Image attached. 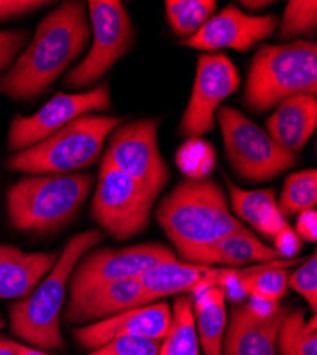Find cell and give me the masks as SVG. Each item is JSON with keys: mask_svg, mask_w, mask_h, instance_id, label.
<instances>
[{"mask_svg": "<svg viewBox=\"0 0 317 355\" xmlns=\"http://www.w3.org/2000/svg\"><path fill=\"white\" fill-rule=\"evenodd\" d=\"M273 249L280 254L282 259H295V256L300 253L303 246L299 234L289 225L273 236Z\"/></svg>", "mask_w": 317, "mask_h": 355, "instance_id": "d6a6232c", "label": "cell"}, {"mask_svg": "<svg viewBox=\"0 0 317 355\" xmlns=\"http://www.w3.org/2000/svg\"><path fill=\"white\" fill-rule=\"evenodd\" d=\"M223 180L229 191L230 205L239 220L249 223L268 238H273L289 225L279 209L276 193L272 188L246 191L229 181L228 176H223Z\"/></svg>", "mask_w": 317, "mask_h": 355, "instance_id": "7402d4cb", "label": "cell"}, {"mask_svg": "<svg viewBox=\"0 0 317 355\" xmlns=\"http://www.w3.org/2000/svg\"><path fill=\"white\" fill-rule=\"evenodd\" d=\"M177 260L168 246L144 243L123 249H98L84 254L69 280V300H77L90 290L120 280L139 279L154 266Z\"/></svg>", "mask_w": 317, "mask_h": 355, "instance_id": "8fae6325", "label": "cell"}, {"mask_svg": "<svg viewBox=\"0 0 317 355\" xmlns=\"http://www.w3.org/2000/svg\"><path fill=\"white\" fill-rule=\"evenodd\" d=\"M5 327V321L2 320V318H0V330H2Z\"/></svg>", "mask_w": 317, "mask_h": 355, "instance_id": "f35d334b", "label": "cell"}, {"mask_svg": "<svg viewBox=\"0 0 317 355\" xmlns=\"http://www.w3.org/2000/svg\"><path fill=\"white\" fill-rule=\"evenodd\" d=\"M155 199L130 176L101 162L92 216L112 238L127 241L147 227Z\"/></svg>", "mask_w": 317, "mask_h": 355, "instance_id": "9c48e42d", "label": "cell"}, {"mask_svg": "<svg viewBox=\"0 0 317 355\" xmlns=\"http://www.w3.org/2000/svg\"><path fill=\"white\" fill-rule=\"evenodd\" d=\"M49 5L44 0H0V20L22 16Z\"/></svg>", "mask_w": 317, "mask_h": 355, "instance_id": "836d02e7", "label": "cell"}, {"mask_svg": "<svg viewBox=\"0 0 317 355\" xmlns=\"http://www.w3.org/2000/svg\"><path fill=\"white\" fill-rule=\"evenodd\" d=\"M317 203V171L305 169L289 175L277 202L282 215L314 209Z\"/></svg>", "mask_w": 317, "mask_h": 355, "instance_id": "83f0119b", "label": "cell"}, {"mask_svg": "<svg viewBox=\"0 0 317 355\" xmlns=\"http://www.w3.org/2000/svg\"><path fill=\"white\" fill-rule=\"evenodd\" d=\"M90 36L87 5L63 2L39 23L31 44L0 76V94L13 100L39 97L74 63Z\"/></svg>", "mask_w": 317, "mask_h": 355, "instance_id": "6da1fadb", "label": "cell"}, {"mask_svg": "<svg viewBox=\"0 0 317 355\" xmlns=\"http://www.w3.org/2000/svg\"><path fill=\"white\" fill-rule=\"evenodd\" d=\"M226 288L209 287L195 293L192 313L199 347L205 355H221L222 341L228 324Z\"/></svg>", "mask_w": 317, "mask_h": 355, "instance_id": "603a6c76", "label": "cell"}, {"mask_svg": "<svg viewBox=\"0 0 317 355\" xmlns=\"http://www.w3.org/2000/svg\"><path fill=\"white\" fill-rule=\"evenodd\" d=\"M302 261L303 259H283L268 269L245 276L237 284L250 300L279 303L287 290V277H289L287 269L300 264Z\"/></svg>", "mask_w": 317, "mask_h": 355, "instance_id": "d4e9b609", "label": "cell"}, {"mask_svg": "<svg viewBox=\"0 0 317 355\" xmlns=\"http://www.w3.org/2000/svg\"><path fill=\"white\" fill-rule=\"evenodd\" d=\"M150 304L138 279L112 282L85 293L77 300H69L66 322H97L127 310Z\"/></svg>", "mask_w": 317, "mask_h": 355, "instance_id": "ac0fdd59", "label": "cell"}, {"mask_svg": "<svg viewBox=\"0 0 317 355\" xmlns=\"http://www.w3.org/2000/svg\"><path fill=\"white\" fill-rule=\"evenodd\" d=\"M28 33L24 31L0 32V71L8 70L27 42Z\"/></svg>", "mask_w": 317, "mask_h": 355, "instance_id": "1f68e13d", "label": "cell"}, {"mask_svg": "<svg viewBox=\"0 0 317 355\" xmlns=\"http://www.w3.org/2000/svg\"><path fill=\"white\" fill-rule=\"evenodd\" d=\"M216 118L226 157L243 180L266 181L293 168L299 157L282 148L272 137L234 107L222 105Z\"/></svg>", "mask_w": 317, "mask_h": 355, "instance_id": "52a82bcc", "label": "cell"}, {"mask_svg": "<svg viewBox=\"0 0 317 355\" xmlns=\"http://www.w3.org/2000/svg\"><path fill=\"white\" fill-rule=\"evenodd\" d=\"M171 307L154 302L74 330L76 341L85 349H97L117 337H147L162 340L171 324Z\"/></svg>", "mask_w": 317, "mask_h": 355, "instance_id": "2e32d148", "label": "cell"}, {"mask_svg": "<svg viewBox=\"0 0 317 355\" xmlns=\"http://www.w3.org/2000/svg\"><path fill=\"white\" fill-rule=\"evenodd\" d=\"M279 259L282 257L273 248L262 243L249 229L242 227L215 245L198 252L189 263L205 266L218 264L221 268L239 269L255 263H266Z\"/></svg>", "mask_w": 317, "mask_h": 355, "instance_id": "44dd1931", "label": "cell"}, {"mask_svg": "<svg viewBox=\"0 0 317 355\" xmlns=\"http://www.w3.org/2000/svg\"><path fill=\"white\" fill-rule=\"evenodd\" d=\"M59 252L27 253L0 243V300H22L50 273Z\"/></svg>", "mask_w": 317, "mask_h": 355, "instance_id": "d6986e66", "label": "cell"}, {"mask_svg": "<svg viewBox=\"0 0 317 355\" xmlns=\"http://www.w3.org/2000/svg\"><path fill=\"white\" fill-rule=\"evenodd\" d=\"M276 351L279 355H317L316 314L306 321L303 310L287 313L277 331Z\"/></svg>", "mask_w": 317, "mask_h": 355, "instance_id": "484cf974", "label": "cell"}, {"mask_svg": "<svg viewBox=\"0 0 317 355\" xmlns=\"http://www.w3.org/2000/svg\"><path fill=\"white\" fill-rule=\"evenodd\" d=\"M239 85L238 69L226 54H200L196 62L192 93L180 123V132L188 138L209 132L215 125L221 103L234 94Z\"/></svg>", "mask_w": 317, "mask_h": 355, "instance_id": "4fadbf2b", "label": "cell"}, {"mask_svg": "<svg viewBox=\"0 0 317 355\" xmlns=\"http://www.w3.org/2000/svg\"><path fill=\"white\" fill-rule=\"evenodd\" d=\"M302 93L317 94V44L298 39L259 47L245 84L246 107L262 112Z\"/></svg>", "mask_w": 317, "mask_h": 355, "instance_id": "5b68a950", "label": "cell"}, {"mask_svg": "<svg viewBox=\"0 0 317 355\" xmlns=\"http://www.w3.org/2000/svg\"><path fill=\"white\" fill-rule=\"evenodd\" d=\"M317 125V98L302 93L283 100L268 118V134L291 153H299Z\"/></svg>", "mask_w": 317, "mask_h": 355, "instance_id": "ffe728a7", "label": "cell"}, {"mask_svg": "<svg viewBox=\"0 0 317 355\" xmlns=\"http://www.w3.org/2000/svg\"><path fill=\"white\" fill-rule=\"evenodd\" d=\"M295 230L302 241L314 243L317 241V212H316V209H309V211L299 214Z\"/></svg>", "mask_w": 317, "mask_h": 355, "instance_id": "e575fe53", "label": "cell"}, {"mask_svg": "<svg viewBox=\"0 0 317 355\" xmlns=\"http://www.w3.org/2000/svg\"><path fill=\"white\" fill-rule=\"evenodd\" d=\"M171 313V324L161 340L160 355H199L191 295L177 297Z\"/></svg>", "mask_w": 317, "mask_h": 355, "instance_id": "cb8c5ba5", "label": "cell"}, {"mask_svg": "<svg viewBox=\"0 0 317 355\" xmlns=\"http://www.w3.org/2000/svg\"><path fill=\"white\" fill-rule=\"evenodd\" d=\"M287 313L280 307L275 314L261 317L248 303L235 307L226 324L221 355H276L277 331Z\"/></svg>", "mask_w": 317, "mask_h": 355, "instance_id": "e0dca14e", "label": "cell"}, {"mask_svg": "<svg viewBox=\"0 0 317 355\" xmlns=\"http://www.w3.org/2000/svg\"><path fill=\"white\" fill-rule=\"evenodd\" d=\"M158 118L120 125L111 132L103 158L155 198L169 181V169L158 146Z\"/></svg>", "mask_w": 317, "mask_h": 355, "instance_id": "30bf717a", "label": "cell"}, {"mask_svg": "<svg viewBox=\"0 0 317 355\" xmlns=\"http://www.w3.org/2000/svg\"><path fill=\"white\" fill-rule=\"evenodd\" d=\"M93 182L90 173L24 176L6 193L9 219L20 232H54L76 216Z\"/></svg>", "mask_w": 317, "mask_h": 355, "instance_id": "277c9868", "label": "cell"}, {"mask_svg": "<svg viewBox=\"0 0 317 355\" xmlns=\"http://www.w3.org/2000/svg\"><path fill=\"white\" fill-rule=\"evenodd\" d=\"M87 9L93 46L84 60L63 78V84L73 90L93 87L131 50L135 40L134 24L120 0H90Z\"/></svg>", "mask_w": 317, "mask_h": 355, "instance_id": "ba28073f", "label": "cell"}, {"mask_svg": "<svg viewBox=\"0 0 317 355\" xmlns=\"http://www.w3.org/2000/svg\"><path fill=\"white\" fill-rule=\"evenodd\" d=\"M103 230L90 229L78 233L59 253L54 268L27 297L17 300L9 311L10 333L37 349L50 351L65 347L60 330L63 309L70 276L80 259L103 242Z\"/></svg>", "mask_w": 317, "mask_h": 355, "instance_id": "3957f363", "label": "cell"}, {"mask_svg": "<svg viewBox=\"0 0 317 355\" xmlns=\"http://www.w3.org/2000/svg\"><path fill=\"white\" fill-rule=\"evenodd\" d=\"M241 5L246 9H250V10H256V9H262L265 6H269L272 5V2H265V0H259V2H256V0H242Z\"/></svg>", "mask_w": 317, "mask_h": 355, "instance_id": "74e56055", "label": "cell"}, {"mask_svg": "<svg viewBox=\"0 0 317 355\" xmlns=\"http://www.w3.org/2000/svg\"><path fill=\"white\" fill-rule=\"evenodd\" d=\"M280 260L283 259L257 263L239 269L221 268V266L214 268V266L171 260L154 266L153 269L147 270L138 280L144 288V293L147 294L150 303H154L174 294H195L200 290L215 286L228 287L229 284L238 283L245 276L275 266Z\"/></svg>", "mask_w": 317, "mask_h": 355, "instance_id": "5bb4252c", "label": "cell"}, {"mask_svg": "<svg viewBox=\"0 0 317 355\" xmlns=\"http://www.w3.org/2000/svg\"><path fill=\"white\" fill-rule=\"evenodd\" d=\"M161 340L147 337H117L87 355H160Z\"/></svg>", "mask_w": 317, "mask_h": 355, "instance_id": "4dcf8cb0", "label": "cell"}, {"mask_svg": "<svg viewBox=\"0 0 317 355\" xmlns=\"http://www.w3.org/2000/svg\"><path fill=\"white\" fill-rule=\"evenodd\" d=\"M0 355H17L16 341L8 337H0Z\"/></svg>", "mask_w": 317, "mask_h": 355, "instance_id": "d590c367", "label": "cell"}, {"mask_svg": "<svg viewBox=\"0 0 317 355\" xmlns=\"http://www.w3.org/2000/svg\"><path fill=\"white\" fill-rule=\"evenodd\" d=\"M216 6L215 0H166L165 15L172 32L188 39L214 16Z\"/></svg>", "mask_w": 317, "mask_h": 355, "instance_id": "4316f807", "label": "cell"}, {"mask_svg": "<svg viewBox=\"0 0 317 355\" xmlns=\"http://www.w3.org/2000/svg\"><path fill=\"white\" fill-rule=\"evenodd\" d=\"M287 287H291L310 306L313 314L317 310V256L313 253L309 259L303 260L299 268L289 273Z\"/></svg>", "mask_w": 317, "mask_h": 355, "instance_id": "f546056e", "label": "cell"}, {"mask_svg": "<svg viewBox=\"0 0 317 355\" xmlns=\"http://www.w3.org/2000/svg\"><path fill=\"white\" fill-rule=\"evenodd\" d=\"M157 220L187 263L245 227L230 212L222 188L211 180H189L175 187L158 205Z\"/></svg>", "mask_w": 317, "mask_h": 355, "instance_id": "7a4b0ae2", "label": "cell"}, {"mask_svg": "<svg viewBox=\"0 0 317 355\" xmlns=\"http://www.w3.org/2000/svg\"><path fill=\"white\" fill-rule=\"evenodd\" d=\"M124 124L123 116L84 114L39 144L13 154L10 171L33 175L71 173L96 164L105 139Z\"/></svg>", "mask_w": 317, "mask_h": 355, "instance_id": "8992f818", "label": "cell"}, {"mask_svg": "<svg viewBox=\"0 0 317 355\" xmlns=\"http://www.w3.org/2000/svg\"><path fill=\"white\" fill-rule=\"evenodd\" d=\"M16 351H17V355H51L43 349H37V348H33L31 345H24L20 343H16Z\"/></svg>", "mask_w": 317, "mask_h": 355, "instance_id": "8d00e7d4", "label": "cell"}, {"mask_svg": "<svg viewBox=\"0 0 317 355\" xmlns=\"http://www.w3.org/2000/svg\"><path fill=\"white\" fill-rule=\"evenodd\" d=\"M111 105L107 81L85 93H57L33 115L16 114L13 116L8 132V150L15 154L27 150L62 130L76 118L93 111H107Z\"/></svg>", "mask_w": 317, "mask_h": 355, "instance_id": "7c38bea8", "label": "cell"}, {"mask_svg": "<svg viewBox=\"0 0 317 355\" xmlns=\"http://www.w3.org/2000/svg\"><path fill=\"white\" fill-rule=\"evenodd\" d=\"M277 27L280 40L314 35L317 27L316 0H291Z\"/></svg>", "mask_w": 317, "mask_h": 355, "instance_id": "f1b7e54d", "label": "cell"}, {"mask_svg": "<svg viewBox=\"0 0 317 355\" xmlns=\"http://www.w3.org/2000/svg\"><path fill=\"white\" fill-rule=\"evenodd\" d=\"M277 26L279 19L273 15L253 16L242 12L235 5H228L218 15H214L195 35L182 39L180 43L185 47L205 51L222 49L248 51L256 43L271 37Z\"/></svg>", "mask_w": 317, "mask_h": 355, "instance_id": "9a60e30c", "label": "cell"}]
</instances>
